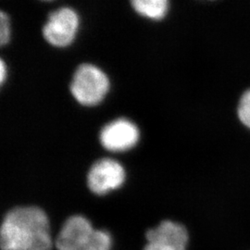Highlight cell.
Listing matches in <instances>:
<instances>
[{
  "mask_svg": "<svg viewBox=\"0 0 250 250\" xmlns=\"http://www.w3.org/2000/svg\"><path fill=\"white\" fill-rule=\"evenodd\" d=\"M2 250H50L49 221L37 207H17L6 214L0 230Z\"/></svg>",
  "mask_w": 250,
  "mask_h": 250,
  "instance_id": "6da1fadb",
  "label": "cell"
},
{
  "mask_svg": "<svg viewBox=\"0 0 250 250\" xmlns=\"http://www.w3.org/2000/svg\"><path fill=\"white\" fill-rule=\"evenodd\" d=\"M112 240L106 231L95 230L81 215L70 217L56 239L59 250H110Z\"/></svg>",
  "mask_w": 250,
  "mask_h": 250,
  "instance_id": "7a4b0ae2",
  "label": "cell"
},
{
  "mask_svg": "<svg viewBox=\"0 0 250 250\" xmlns=\"http://www.w3.org/2000/svg\"><path fill=\"white\" fill-rule=\"evenodd\" d=\"M108 89L109 81L107 75L91 64L79 66L71 83L72 96L83 106L98 105Z\"/></svg>",
  "mask_w": 250,
  "mask_h": 250,
  "instance_id": "3957f363",
  "label": "cell"
},
{
  "mask_svg": "<svg viewBox=\"0 0 250 250\" xmlns=\"http://www.w3.org/2000/svg\"><path fill=\"white\" fill-rule=\"evenodd\" d=\"M125 176V168L121 163L112 159H100L90 168L87 185L94 194L103 196L121 188Z\"/></svg>",
  "mask_w": 250,
  "mask_h": 250,
  "instance_id": "277c9868",
  "label": "cell"
},
{
  "mask_svg": "<svg viewBox=\"0 0 250 250\" xmlns=\"http://www.w3.org/2000/svg\"><path fill=\"white\" fill-rule=\"evenodd\" d=\"M79 26L76 12L69 8H62L50 13L43 28V36L50 45L64 47L71 45Z\"/></svg>",
  "mask_w": 250,
  "mask_h": 250,
  "instance_id": "5b68a950",
  "label": "cell"
},
{
  "mask_svg": "<svg viewBox=\"0 0 250 250\" xmlns=\"http://www.w3.org/2000/svg\"><path fill=\"white\" fill-rule=\"evenodd\" d=\"M144 250H187L188 230L183 224L163 221L146 233Z\"/></svg>",
  "mask_w": 250,
  "mask_h": 250,
  "instance_id": "8992f818",
  "label": "cell"
},
{
  "mask_svg": "<svg viewBox=\"0 0 250 250\" xmlns=\"http://www.w3.org/2000/svg\"><path fill=\"white\" fill-rule=\"evenodd\" d=\"M139 130L134 123L118 119L103 127L100 143L108 151L123 152L133 148L139 141Z\"/></svg>",
  "mask_w": 250,
  "mask_h": 250,
  "instance_id": "52a82bcc",
  "label": "cell"
},
{
  "mask_svg": "<svg viewBox=\"0 0 250 250\" xmlns=\"http://www.w3.org/2000/svg\"><path fill=\"white\" fill-rule=\"evenodd\" d=\"M131 3L138 14L155 21L164 18L169 9V0H131Z\"/></svg>",
  "mask_w": 250,
  "mask_h": 250,
  "instance_id": "ba28073f",
  "label": "cell"
},
{
  "mask_svg": "<svg viewBox=\"0 0 250 250\" xmlns=\"http://www.w3.org/2000/svg\"><path fill=\"white\" fill-rule=\"evenodd\" d=\"M237 113L242 124L250 129V89L243 94L239 101Z\"/></svg>",
  "mask_w": 250,
  "mask_h": 250,
  "instance_id": "9c48e42d",
  "label": "cell"
},
{
  "mask_svg": "<svg viewBox=\"0 0 250 250\" xmlns=\"http://www.w3.org/2000/svg\"><path fill=\"white\" fill-rule=\"evenodd\" d=\"M9 21L8 15L1 11L0 14V44L1 45H5L8 44L9 40Z\"/></svg>",
  "mask_w": 250,
  "mask_h": 250,
  "instance_id": "30bf717a",
  "label": "cell"
},
{
  "mask_svg": "<svg viewBox=\"0 0 250 250\" xmlns=\"http://www.w3.org/2000/svg\"><path fill=\"white\" fill-rule=\"evenodd\" d=\"M0 63H1V65H0V82H1V83H3L5 78H6V65H5L3 60H1Z\"/></svg>",
  "mask_w": 250,
  "mask_h": 250,
  "instance_id": "8fae6325",
  "label": "cell"
}]
</instances>
